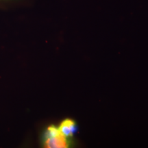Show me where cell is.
Segmentation results:
<instances>
[{
  "mask_svg": "<svg viewBox=\"0 0 148 148\" xmlns=\"http://www.w3.org/2000/svg\"><path fill=\"white\" fill-rule=\"evenodd\" d=\"M71 140L60 132L58 127L51 125L44 132L42 145L45 148H69L72 145Z\"/></svg>",
  "mask_w": 148,
  "mask_h": 148,
  "instance_id": "1",
  "label": "cell"
},
{
  "mask_svg": "<svg viewBox=\"0 0 148 148\" xmlns=\"http://www.w3.org/2000/svg\"><path fill=\"white\" fill-rule=\"evenodd\" d=\"M59 130L66 137L71 138L74 136V134L77 131V123L73 119L66 118L60 123L58 126Z\"/></svg>",
  "mask_w": 148,
  "mask_h": 148,
  "instance_id": "2",
  "label": "cell"
}]
</instances>
